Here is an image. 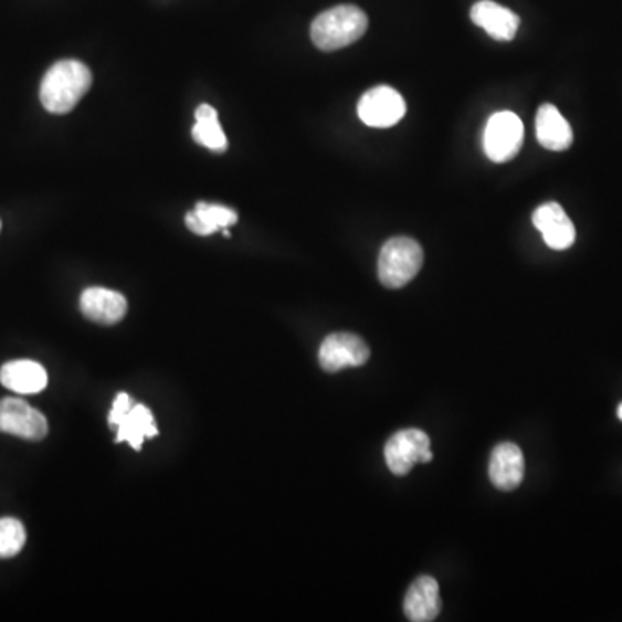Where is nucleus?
Wrapping results in <instances>:
<instances>
[{"mask_svg": "<svg viewBox=\"0 0 622 622\" xmlns=\"http://www.w3.org/2000/svg\"><path fill=\"white\" fill-rule=\"evenodd\" d=\"M92 73L84 63L75 60L57 61L49 67L40 84V101L52 115H66L87 94Z\"/></svg>", "mask_w": 622, "mask_h": 622, "instance_id": "obj_1", "label": "nucleus"}, {"mask_svg": "<svg viewBox=\"0 0 622 622\" xmlns=\"http://www.w3.org/2000/svg\"><path fill=\"white\" fill-rule=\"evenodd\" d=\"M369 18L357 6H337L312 23V40L320 51L333 52L355 44L367 32Z\"/></svg>", "mask_w": 622, "mask_h": 622, "instance_id": "obj_2", "label": "nucleus"}, {"mask_svg": "<svg viewBox=\"0 0 622 622\" xmlns=\"http://www.w3.org/2000/svg\"><path fill=\"white\" fill-rule=\"evenodd\" d=\"M424 263L421 244L410 238L389 239L379 254V278L382 286L400 289L417 277Z\"/></svg>", "mask_w": 622, "mask_h": 622, "instance_id": "obj_3", "label": "nucleus"}, {"mask_svg": "<svg viewBox=\"0 0 622 622\" xmlns=\"http://www.w3.org/2000/svg\"><path fill=\"white\" fill-rule=\"evenodd\" d=\"M523 122L510 112L496 113L484 128V152L495 164H507L516 158L523 147Z\"/></svg>", "mask_w": 622, "mask_h": 622, "instance_id": "obj_4", "label": "nucleus"}, {"mask_svg": "<svg viewBox=\"0 0 622 622\" xmlns=\"http://www.w3.org/2000/svg\"><path fill=\"white\" fill-rule=\"evenodd\" d=\"M386 464L394 476H404L415 464L432 460L431 440L421 429H404L386 443Z\"/></svg>", "mask_w": 622, "mask_h": 622, "instance_id": "obj_5", "label": "nucleus"}, {"mask_svg": "<svg viewBox=\"0 0 622 622\" xmlns=\"http://www.w3.org/2000/svg\"><path fill=\"white\" fill-rule=\"evenodd\" d=\"M407 104L400 92L393 87L381 85L365 92L358 103V116L367 127L389 128L403 119Z\"/></svg>", "mask_w": 622, "mask_h": 622, "instance_id": "obj_6", "label": "nucleus"}, {"mask_svg": "<svg viewBox=\"0 0 622 622\" xmlns=\"http://www.w3.org/2000/svg\"><path fill=\"white\" fill-rule=\"evenodd\" d=\"M0 432L21 440L42 441L48 436V419L20 398H4L0 400Z\"/></svg>", "mask_w": 622, "mask_h": 622, "instance_id": "obj_7", "label": "nucleus"}, {"mask_svg": "<svg viewBox=\"0 0 622 622\" xmlns=\"http://www.w3.org/2000/svg\"><path fill=\"white\" fill-rule=\"evenodd\" d=\"M370 358V349L360 336L349 333L330 334L321 342L318 361L326 372H339L348 367H361Z\"/></svg>", "mask_w": 622, "mask_h": 622, "instance_id": "obj_8", "label": "nucleus"}, {"mask_svg": "<svg viewBox=\"0 0 622 622\" xmlns=\"http://www.w3.org/2000/svg\"><path fill=\"white\" fill-rule=\"evenodd\" d=\"M127 299L124 294L104 287H88L80 296V309L88 320L103 326H115L127 315Z\"/></svg>", "mask_w": 622, "mask_h": 622, "instance_id": "obj_9", "label": "nucleus"}, {"mask_svg": "<svg viewBox=\"0 0 622 622\" xmlns=\"http://www.w3.org/2000/svg\"><path fill=\"white\" fill-rule=\"evenodd\" d=\"M533 223L551 250H569L574 244V225L559 202H547L544 207H539L533 214Z\"/></svg>", "mask_w": 622, "mask_h": 622, "instance_id": "obj_10", "label": "nucleus"}, {"mask_svg": "<svg viewBox=\"0 0 622 622\" xmlns=\"http://www.w3.org/2000/svg\"><path fill=\"white\" fill-rule=\"evenodd\" d=\"M404 615L412 622H431L440 615V584L431 576H421L404 594Z\"/></svg>", "mask_w": 622, "mask_h": 622, "instance_id": "obj_11", "label": "nucleus"}, {"mask_svg": "<svg viewBox=\"0 0 622 622\" xmlns=\"http://www.w3.org/2000/svg\"><path fill=\"white\" fill-rule=\"evenodd\" d=\"M471 20L499 42H510V40L516 39L520 24L516 12H512L510 9L496 4L492 0H481V2L474 4L471 11Z\"/></svg>", "mask_w": 622, "mask_h": 622, "instance_id": "obj_12", "label": "nucleus"}, {"mask_svg": "<svg viewBox=\"0 0 622 622\" xmlns=\"http://www.w3.org/2000/svg\"><path fill=\"white\" fill-rule=\"evenodd\" d=\"M524 455L514 443H502L493 450L489 460V479L502 492L516 489L524 479Z\"/></svg>", "mask_w": 622, "mask_h": 622, "instance_id": "obj_13", "label": "nucleus"}, {"mask_svg": "<svg viewBox=\"0 0 622 622\" xmlns=\"http://www.w3.org/2000/svg\"><path fill=\"white\" fill-rule=\"evenodd\" d=\"M0 382L18 394H36L48 388L49 377L42 365L32 360L9 361L0 369Z\"/></svg>", "mask_w": 622, "mask_h": 622, "instance_id": "obj_14", "label": "nucleus"}, {"mask_svg": "<svg viewBox=\"0 0 622 622\" xmlns=\"http://www.w3.org/2000/svg\"><path fill=\"white\" fill-rule=\"evenodd\" d=\"M536 137L545 149L566 151L572 144V128L554 104L539 107L536 115Z\"/></svg>", "mask_w": 622, "mask_h": 622, "instance_id": "obj_15", "label": "nucleus"}, {"mask_svg": "<svg viewBox=\"0 0 622 622\" xmlns=\"http://www.w3.org/2000/svg\"><path fill=\"white\" fill-rule=\"evenodd\" d=\"M238 223V213L232 208L211 202H198L194 210L186 214L187 229L196 235H211Z\"/></svg>", "mask_w": 622, "mask_h": 622, "instance_id": "obj_16", "label": "nucleus"}, {"mask_svg": "<svg viewBox=\"0 0 622 622\" xmlns=\"http://www.w3.org/2000/svg\"><path fill=\"white\" fill-rule=\"evenodd\" d=\"M116 429H118L116 443L127 441V443L131 444V449L137 450V452H140V449H143L144 440L158 436L155 415L144 404H134L130 413L125 417L124 422Z\"/></svg>", "mask_w": 622, "mask_h": 622, "instance_id": "obj_17", "label": "nucleus"}, {"mask_svg": "<svg viewBox=\"0 0 622 622\" xmlns=\"http://www.w3.org/2000/svg\"><path fill=\"white\" fill-rule=\"evenodd\" d=\"M192 137L199 146L207 147L210 151L225 152L229 143L219 122V113L210 104H201L196 109V124L192 127Z\"/></svg>", "mask_w": 622, "mask_h": 622, "instance_id": "obj_18", "label": "nucleus"}, {"mask_svg": "<svg viewBox=\"0 0 622 622\" xmlns=\"http://www.w3.org/2000/svg\"><path fill=\"white\" fill-rule=\"evenodd\" d=\"M27 531L23 524L12 517L0 519V559H11L23 550Z\"/></svg>", "mask_w": 622, "mask_h": 622, "instance_id": "obj_19", "label": "nucleus"}, {"mask_svg": "<svg viewBox=\"0 0 622 622\" xmlns=\"http://www.w3.org/2000/svg\"><path fill=\"white\" fill-rule=\"evenodd\" d=\"M131 407H134L131 398L127 393H119L116 397L115 403H113L109 417H107V424L112 425V428H118L124 422L125 417L130 413Z\"/></svg>", "mask_w": 622, "mask_h": 622, "instance_id": "obj_20", "label": "nucleus"}, {"mask_svg": "<svg viewBox=\"0 0 622 622\" xmlns=\"http://www.w3.org/2000/svg\"><path fill=\"white\" fill-rule=\"evenodd\" d=\"M618 417H619V419H621V421H622V403L619 404Z\"/></svg>", "mask_w": 622, "mask_h": 622, "instance_id": "obj_21", "label": "nucleus"}, {"mask_svg": "<svg viewBox=\"0 0 622 622\" xmlns=\"http://www.w3.org/2000/svg\"><path fill=\"white\" fill-rule=\"evenodd\" d=\"M0 226H2V225H0Z\"/></svg>", "mask_w": 622, "mask_h": 622, "instance_id": "obj_22", "label": "nucleus"}]
</instances>
